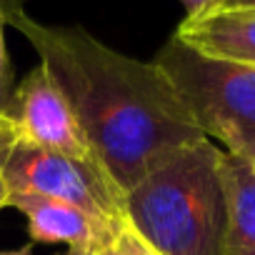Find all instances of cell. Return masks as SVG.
I'll return each mask as SVG.
<instances>
[{"mask_svg":"<svg viewBox=\"0 0 255 255\" xmlns=\"http://www.w3.org/2000/svg\"><path fill=\"white\" fill-rule=\"evenodd\" d=\"M225 193V255H255V165L220 150Z\"/></svg>","mask_w":255,"mask_h":255,"instance_id":"8","label":"cell"},{"mask_svg":"<svg viewBox=\"0 0 255 255\" xmlns=\"http://www.w3.org/2000/svg\"><path fill=\"white\" fill-rule=\"evenodd\" d=\"M8 5H20V0H0V113L13 118L15 85H13V65H10L8 45H5V23H8L5 13H8Z\"/></svg>","mask_w":255,"mask_h":255,"instance_id":"9","label":"cell"},{"mask_svg":"<svg viewBox=\"0 0 255 255\" xmlns=\"http://www.w3.org/2000/svg\"><path fill=\"white\" fill-rule=\"evenodd\" d=\"M98 255H125L123 248H120V243H118V230H115V235H113L110 240H105V243L98 248Z\"/></svg>","mask_w":255,"mask_h":255,"instance_id":"13","label":"cell"},{"mask_svg":"<svg viewBox=\"0 0 255 255\" xmlns=\"http://www.w3.org/2000/svg\"><path fill=\"white\" fill-rule=\"evenodd\" d=\"M0 175L8 193L55 198L100 220L115 223L123 218L125 193L98 160H80L18 138L0 158Z\"/></svg>","mask_w":255,"mask_h":255,"instance_id":"4","label":"cell"},{"mask_svg":"<svg viewBox=\"0 0 255 255\" xmlns=\"http://www.w3.org/2000/svg\"><path fill=\"white\" fill-rule=\"evenodd\" d=\"M215 8H248V10H255V0H223L220 5Z\"/></svg>","mask_w":255,"mask_h":255,"instance_id":"14","label":"cell"},{"mask_svg":"<svg viewBox=\"0 0 255 255\" xmlns=\"http://www.w3.org/2000/svg\"><path fill=\"white\" fill-rule=\"evenodd\" d=\"M223 0H180V5L185 8V18H195L205 10H213L215 5H220Z\"/></svg>","mask_w":255,"mask_h":255,"instance_id":"12","label":"cell"},{"mask_svg":"<svg viewBox=\"0 0 255 255\" xmlns=\"http://www.w3.org/2000/svg\"><path fill=\"white\" fill-rule=\"evenodd\" d=\"M5 18L65 93L95 158L123 193L205 140L153 60L123 55L80 25L40 23L20 5H8Z\"/></svg>","mask_w":255,"mask_h":255,"instance_id":"1","label":"cell"},{"mask_svg":"<svg viewBox=\"0 0 255 255\" xmlns=\"http://www.w3.org/2000/svg\"><path fill=\"white\" fill-rule=\"evenodd\" d=\"M118 243L125 255H158L125 220H120V225H118Z\"/></svg>","mask_w":255,"mask_h":255,"instance_id":"10","label":"cell"},{"mask_svg":"<svg viewBox=\"0 0 255 255\" xmlns=\"http://www.w3.org/2000/svg\"><path fill=\"white\" fill-rule=\"evenodd\" d=\"M18 138H20V135H18L15 120L8 118L5 113H0V158H3V155L10 150V145H13Z\"/></svg>","mask_w":255,"mask_h":255,"instance_id":"11","label":"cell"},{"mask_svg":"<svg viewBox=\"0 0 255 255\" xmlns=\"http://www.w3.org/2000/svg\"><path fill=\"white\" fill-rule=\"evenodd\" d=\"M205 138L255 163V65L205 55L175 33L153 60Z\"/></svg>","mask_w":255,"mask_h":255,"instance_id":"3","label":"cell"},{"mask_svg":"<svg viewBox=\"0 0 255 255\" xmlns=\"http://www.w3.org/2000/svg\"><path fill=\"white\" fill-rule=\"evenodd\" d=\"M25 215L28 233L35 243H58L73 248H100L110 240L120 220H100L70 203L33 193H8V205Z\"/></svg>","mask_w":255,"mask_h":255,"instance_id":"6","label":"cell"},{"mask_svg":"<svg viewBox=\"0 0 255 255\" xmlns=\"http://www.w3.org/2000/svg\"><path fill=\"white\" fill-rule=\"evenodd\" d=\"M0 255H30V250L25 248V250H20V253H0Z\"/></svg>","mask_w":255,"mask_h":255,"instance_id":"17","label":"cell"},{"mask_svg":"<svg viewBox=\"0 0 255 255\" xmlns=\"http://www.w3.org/2000/svg\"><path fill=\"white\" fill-rule=\"evenodd\" d=\"M123 220L158 255H225L220 148L205 138L125 193Z\"/></svg>","mask_w":255,"mask_h":255,"instance_id":"2","label":"cell"},{"mask_svg":"<svg viewBox=\"0 0 255 255\" xmlns=\"http://www.w3.org/2000/svg\"><path fill=\"white\" fill-rule=\"evenodd\" d=\"M13 120L20 140L25 143L80 160H98L73 105L68 103L65 93L58 88L45 65L33 68L15 88Z\"/></svg>","mask_w":255,"mask_h":255,"instance_id":"5","label":"cell"},{"mask_svg":"<svg viewBox=\"0 0 255 255\" xmlns=\"http://www.w3.org/2000/svg\"><path fill=\"white\" fill-rule=\"evenodd\" d=\"M253 165H255V163H253Z\"/></svg>","mask_w":255,"mask_h":255,"instance_id":"18","label":"cell"},{"mask_svg":"<svg viewBox=\"0 0 255 255\" xmlns=\"http://www.w3.org/2000/svg\"><path fill=\"white\" fill-rule=\"evenodd\" d=\"M175 35L205 55L255 65V10L213 8L185 18Z\"/></svg>","mask_w":255,"mask_h":255,"instance_id":"7","label":"cell"},{"mask_svg":"<svg viewBox=\"0 0 255 255\" xmlns=\"http://www.w3.org/2000/svg\"><path fill=\"white\" fill-rule=\"evenodd\" d=\"M8 205V190H5V183H3V175H0V210Z\"/></svg>","mask_w":255,"mask_h":255,"instance_id":"16","label":"cell"},{"mask_svg":"<svg viewBox=\"0 0 255 255\" xmlns=\"http://www.w3.org/2000/svg\"><path fill=\"white\" fill-rule=\"evenodd\" d=\"M68 255H98V248H73Z\"/></svg>","mask_w":255,"mask_h":255,"instance_id":"15","label":"cell"}]
</instances>
